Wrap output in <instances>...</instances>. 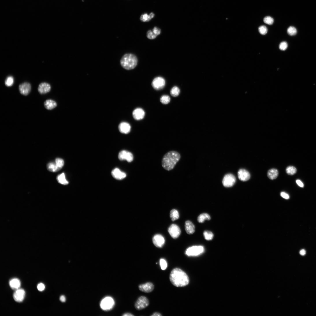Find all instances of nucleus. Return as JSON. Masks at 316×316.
Masks as SVG:
<instances>
[{
    "label": "nucleus",
    "instance_id": "37998d69",
    "mask_svg": "<svg viewBox=\"0 0 316 316\" xmlns=\"http://www.w3.org/2000/svg\"><path fill=\"white\" fill-rule=\"evenodd\" d=\"M280 195L282 198L286 199H289V195L284 192H281L280 194Z\"/></svg>",
    "mask_w": 316,
    "mask_h": 316
},
{
    "label": "nucleus",
    "instance_id": "a878e982",
    "mask_svg": "<svg viewBox=\"0 0 316 316\" xmlns=\"http://www.w3.org/2000/svg\"><path fill=\"white\" fill-rule=\"evenodd\" d=\"M155 16V14L153 12L151 13L149 15L146 13L142 14L140 17V20L144 22H148L150 21Z\"/></svg>",
    "mask_w": 316,
    "mask_h": 316
},
{
    "label": "nucleus",
    "instance_id": "f03ea898",
    "mask_svg": "<svg viewBox=\"0 0 316 316\" xmlns=\"http://www.w3.org/2000/svg\"><path fill=\"white\" fill-rule=\"evenodd\" d=\"M181 157L180 154L175 151H170L166 154L162 160V166L168 171L173 169Z\"/></svg>",
    "mask_w": 316,
    "mask_h": 316
},
{
    "label": "nucleus",
    "instance_id": "0eeeda50",
    "mask_svg": "<svg viewBox=\"0 0 316 316\" xmlns=\"http://www.w3.org/2000/svg\"><path fill=\"white\" fill-rule=\"evenodd\" d=\"M236 179L233 174H229L225 175L222 180V184L226 187H230L234 185L236 182Z\"/></svg>",
    "mask_w": 316,
    "mask_h": 316
},
{
    "label": "nucleus",
    "instance_id": "6ab92c4d",
    "mask_svg": "<svg viewBox=\"0 0 316 316\" xmlns=\"http://www.w3.org/2000/svg\"><path fill=\"white\" fill-rule=\"evenodd\" d=\"M119 129L120 132L122 133L127 134L131 131V127L128 123L122 122L121 123L119 126Z\"/></svg>",
    "mask_w": 316,
    "mask_h": 316
},
{
    "label": "nucleus",
    "instance_id": "412c9836",
    "mask_svg": "<svg viewBox=\"0 0 316 316\" xmlns=\"http://www.w3.org/2000/svg\"><path fill=\"white\" fill-rule=\"evenodd\" d=\"M9 285L12 289L16 290L20 287L21 282L20 280L18 278H14L10 280Z\"/></svg>",
    "mask_w": 316,
    "mask_h": 316
},
{
    "label": "nucleus",
    "instance_id": "5701e85b",
    "mask_svg": "<svg viewBox=\"0 0 316 316\" xmlns=\"http://www.w3.org/2000/svg\"><path fill=\"white\" fill-rule=\"evenodd\" d=\"M278 172L276 169H272L269 170L267 172V176L271 179L274 180L276 179L278 176Z\"/></svg>",
    "mask_w": 316,
    "mask_h": 316
},
{
    "label": "nucleus",
    "instance_id": "09e8293b",
    "mask_svg": "<svg viewBox=\"0 0 316 316\" xmlns=\"http://www.w3.org/2000/svg\"><path fill=\"white\" fill-rule=\"evenodd\" d=\"M306 254V251L304 250H302L300 252V254L302 256L305 255Z\"/></svg>",
    "mask_w": 316,
    "mask_h": 316
},
{
    "label": "nucleus",
    "instance_id": "4c0bfd02",
    "mask_svg": "<svg viewBox=\"0 0 316 316\" xmlns=\"http://www.w3.org/2000/svg\"><path fill=\"white\" fill-rule=\"evenodd\" d=\"M259 31L261 34L265 35L267 33V29L266 26H261L259 28Z\"/></svg>",
    "mask_w": 316,
    "mask_h": 316
},
{
    "label": "nucleus",
    "instance_id": "c85d7f7f",
    "mask_svg": "<svg viewBox=\"0 0 316 316\" xmlns=\"http://www.w3.org/2000/svg\"><path fill=\"white\" fill-rule=\"evenodd\" d=\"M180 93V89L177 86H174L171 89L170 94L172 96L174 97H177L179 95Z\"/></svg>",
    "mask_w": 316,
    "mask_h": 316
},
{
    "label": "nucleus",
    "instance_id": "aec40b11",
    "mask_svg": "<svg viewBox=\"0 0 316 316\" xmlns=\"http://www.w3.org/2000/svg\"><path fill=\"white\" fill-rule=\"evenodd\" d=\"M185 229L187 233L189 235L193 234L195 231V226L190 221L187 220L185 222Z\"/></svg>",
    "mask_w": 316,
    "mask_h": 316
},
{
    "label": "nucleus",
    "instance_id": "7c9ffc66",
    "mask_svg": "<svg viewBox=\"0 0 316 316\" xmlns=\"http://www.w3.org/2000/svg\"><path fill=\"white\" fill-rule=\"evenodd\" d=\"M296 168L293 166H289L286 169V172L289 175H293L295 174L297 172Z\"/></svg>",
    "mask_w": 316,
    "mask_h": 316
},
{
    "label": "nucleus",
    "instance_id": "9d476101",
    "mask_svg": "<svg viewBox=\"0 0 316 316\" xmlns=\"http://www.w3.org/2000/svg\"><path fill=\"white\" fill-rule=\"evenodd\" d=\"M168 231L171 237L174 239L178 238L181 233V231L176 224H173L169 227Z\"/></svg>",
    "mask_w": 316,
    "mask_h": 316
},
{
    "label": "nucleus",
    "instance_id": "39448f33",
    "mask_svg": "<svg viewBox=\"0 0 316 316\" xmlns=\"http://www.w3.org/2000/svg\"><path fill=\"white\" fill-rule=\"evenodd\" d=\"M149 303L148 298L145 296H142L139 297L135 302L134 306L137 310H141L147 307Z\"/></svg>",
    "mask_w": 316,
    "mask_h": 316
},
{
    "label": "nucleus",
    "instance_id": "b1692460",
    "mask_svg": "<svg viewBox=\"0 0 316 316\" xmlns=\"http://www.w3.org/2000/svg\"><path fill=\"white\" fill-rule=\"evenodd\" d=\"M58 182L60 184L66 185L69 184V182L66 179L65 174L62 173L58 175L57 177Z\"/></svg>",
    "mask_w": 316,
    "mask_h": 316
},
{
    "label": "nucleus",
    "instance_id": "f704fd0d",
    "mask_svg": "<svg viewBox=\"0 0 316 316\" xmlns=\"http://www.w3.org/2000/svg\"><path fill=\"white\" fill-rule=\"evenodd\" d=\"M160 101L162 103L164 104H167L170 102V98L168 96L164 95L161 97Z\"/></svg>",
    "mask_w": 316,
    "mask_h": 316
},
{
    "label": "nucleus",
    "instance_id": "cd10ccee",
    "mask_svg": "<svg viewBox=\"0 0 316 316\" xmlns=\"http://www.w3.org/2000/svg\"><path fill=\"white\" fill-rule=\"evenodd\" d=\"M170 218L172 221H174L179 219V215L178 211L175 209L171 210L170 212Z\"/></svg>",
    "mask_w": 316,
    "mask_h": 316
},
{
    "label": "nucleus",
    "instance_id": "c03bdc74",
    "mask_svg": "<svg viewBox=\"0 0 316 316\" xmlns=\"http://www.w3.org/2000/svg\"><path fill=\"white\" fill-rule=\"evenodd\" d=\"M297 184L299 186L301 187H304V185L303 183L302 182L301 180H297L296 181Z\"/></svg>",
    "mask_w": 316,
    "mask_h": 316
},
{
    "label": "nucleus",
    "instance_id": "423d86ee",
    "mask_svg": "<svg viewBox=\"0 0 316 316\" xmlns=\"http://www.w3.org/2000/svg\"><path fill=\"white\" fill-rule=\"evenodd\" d=\"M115 305V302L110 297H107L101 301L100 305L102 309L104 310H108L111 309Z\"/></svg>",
    "mask_w": 316,
    "mask_h": 316
},
{
    "label": "nucleus",
    "instance_id": "c9c22d12",
    "mask_svg": "<svg viewBox=\"0 0 316 316\" xmlns=\"http://www.w3.org/2000/svg\"><path fill=\"white\" fill-rule=\"evenodd\" d=\"M14 83V79L13 77L10 76L7 77L5 82L6 85L8 87L12 86Z\"/></svg>",
    "mask_w": 316,
    "mask_h": 316
},
{
    "label": "nucleus",
    "instance_id": "1a4fd4ad",
    "mask_svg": "<svg viewBox=\"0 0 316 316\" xmlns=\"http://www.w3.org/2000/svg\"><path fill=\"white\" fill-rule=\"evenodd\" d=\"M118 158L121 161L126 160L128 162L130 163L133 161V156L131 153L125 150H123L119 153Z\"/></svg>",
    "mask_w": 316,
    "mask_h": 316
},
{
    "label": "nucleus",
    "instance_id": "de8ad7c7",
    "mask_svg": "<svg viewBox=\"0 0 316 316\" xmlns=\"http://www.w3.org/2000/svg\"><path fill=\"white\" fill-rule=\"evenodd\" d=\"M122 315L123 316H134V315H133V314H132V313H125L124 314H123Z\"/></svg>",
    "mask_w": 316,
    "mask_h": 316
},
{
    "label": "nucleus",
    "instance_id": "72a5a7b5",
    "mask_svg": "<svg viewBox=\"0 0 316 316\" xmlns=\"http://www.w3.org/2000/svg\"><path fill=\"white\" fill-rule=\"evenodd\" d=\"M263 21L265 23L269 25H272L274 23V20L272 17L270 16H267L264 18Z\"/></svg>",
    "mask_w": 316,
    "mask_h": 316
},
{
    "label": "nucleus",
    "instance_id": "a19ab883",
    "mask_svg": "<svg viewBox=\"0 0 316 316\" xmlns=\"http://www.w3.org/2000/svg\"><path fill=\"white\" fill-rule=\"evenodd\" d=\"M153 32L156 36L159 35L161 33V29L159 28L155 27L153 30Z\"/></svg>",
    "mask_w": 316,
    "mask_h": 316
},
{
    "label": "nucleus",
    "instance_id": "a18cd8bd",
    "mask_svg": "<svg viewBox=\"0 0 316 316\" xmlns=\"http://www.w3.org/2000/svg\"><path fill=\"white\" fill-rule=\"evenodd\" d=\"M151 316H162V315L159 312H155L153 313Z\"/></svg>",
    "mask_w": 316,
    "mask_h": 316
},
{
    "label": "nucleus",
    "instance_id": "dca6fc26",
    "mask_svg": "<svg viewBox=\"0 0 316 316\" xmlns=\"http://www.w3.org/2000/svg\"><path fill=\"white\" fill-rule=\"evenodd\" d=\"M112 176L115 179L121 180L126 177V174L121 171L118 168H116L113 170L111 172Z\"/></svg>",
    "mask_w": 316,
    "mask_h": 316
},
{
    "label": "nucleus",
    "instance_id": "bb28decb",
    "mask_svg": "<svg viewBox=\"0 0 316 316\" xmlns=\"http://www.w3.org/2000/svg\"><path fill=\"white\" fill-rule=\"evenodd\" d=\"M47 168L48 170L53 172H56L60 170L55 162H51L48 163L47 165Z\"/></svg>",
    "mask_w": 316,
    "mask_h": 316
},
{
    "label": "nucleus",
    "instance_id": "393cba45",
    "mask_svg": "<svg viewBox=\"0 0 316 316\" xmlns=\"http://www.w3.org/2000/svg\"><path fill=\"white\" fill-rule=\"evenodd\" d=\"M211 218L210 215L207 213H203L200 215L198 218L197 220L200 223L204 222L205 220H209Z\"/></svg>",
    "mask_w": 316,
    "mask_h": 316
},
{
    "label": "nucleus",
    "instance_id": "20e7f679",
    "mask_svg": "<svg viewBox=\"0 0 316 316\" xmlns=\"http://www.w3.org/2000/svg\"><path fill=\"white\" fill-rule=\"evenodd\" d=\"M204 247L201 246H195L189 247L186 250L185 254L189 256H196L204 252Z\"/></svg>",
    "mask_w": 316,
    "mask_h": 316
},
{
    "label": "nucleus",
    "instance_id": "f8f14e48",
    "mask_svg": "<svg viewBox=\"0 0 316 316\" xmlns=\"http://www.w3.org/2000/svg\"><path fill=\"white\" fill-rule=\"evenodd\" d=\"M31 89L30 84L28 82H25L19 85V90L20 94L27 96L30 93Z\"/></svg>",
    "mask_w": 316,
    "mask_h": 316
},
{
    "label": "nucleus",
    "instance_id": "58836bf2",
    "mask_svg": "<svg viewBox=\"0 0 316 316\" xmlns=\"http://www.w3.org/2000/svg\"><path fill=\"white\" fill-rule=\"evenodd\" d=\"M157 36L151 30H149L147 32V36L149 39L151 40L154 39Z\"/></svg>",
    "mask_w": 316,
    "mask_h": 316
},
{
    "label": "nucleus",
    "instance_id": "7ed1b4c3",
    "mask_svg": "<svg viewBox=\"0 0 316 316\" xmlns=\"http://www.w3.org/2000/svg\"><path fill=\"white\" fill-rule=\"evenodd\" d=\"M138 60L136 56L132 54L124 55L120 60V64L123 68L127 70H132L137 64Z\"/></svg>",
    "mask_w": 316,
    "mask_h": 316
},
{
    "label": "nucleus",
    "instance_id": "c756f323",
    "mask_svg": "<svg viewBox=\"0 0 316 316\" xmlns=\"http://www.w3.org/2000/svg\"><path fill=\"white\" fill-rule=\"evenodd\" d=\"M204 235L205 239L207 241L212 240L214 237L213 233L211 231H205L204 232Z\"/></svg>",
    "mask_w": 316,
    "mask_h": 316
},
{
    "label": "nucleus",
    "instance_id": "ea45409f",
    "mask_svg": "<svg viewBox=\"0 0 316 316\" xmlns=\"http://www.w3.org/2000/svg\"><path fill=\"white\" fill-rule=\"evenodd\" d=\"M279 47L281 50L285 51L288 47L287 43L286 42H282L280 44Z\"/></svg>",
    "mask_w": 316,
    "mask_h": 316
},
{
    "label": "nucleus",
    "instance_id": "f257e3e1",
    "mask_svg": "<svg viewBox=\"0 0 316 316\" xmlns=\"http://www.w3.org/2000/svg\"><path fill=\"white\" fill-rule=\"evenodd\" d=\"M169 278L172 284L177 287H184L189 283L188 276L183 270L178 268H175L171 271Z\"/></svg>",
    "mask_w": 316,
    "mask_h": 316
},
{
    "label": "nucleus",
    "instance_id": "2eb2a0df",
    "mask_svg": "<svg viewBox=\"0 0 316 316\" xmlns=\"http://www.w3.org/2000/svg\"><path fill=\"white\" fill-rule=\"evenodd\" d=\"M51 86L50 84L46 82L40 83L38 88V91L39 93L41 94H46L49 92L51 90Z\"/></svg>",
    "mask_w": 316,
    "mask_h": 316
},
{
    "label": "nucleus",
    "instance_id": "9b49d317",
    "mask_svg": "<svg viewBox=\"0 0 316 316\" xmlns=\"http://www.w3.org/2000/svg\"><path fill=\"white\" fill-rule=\"evenodd\" d=\"M25 294V292L24 289H19L16 290L14 293L13 298L16 302H21L24 300Z\"/></svg>",
    "mask_w": 316,
    "mask_h": 316
},
{
    "label": "nucleus",
    "instance_id": "a211bd4d",
    "mask_svg": "<svg viewBox=\"0 0 316 316\" xmlns=\"http://www.w3.org/2000/svg\"><path fill=\"white\" fill-rule=\"evenodd\" d=\"M145 116V112L144 110L141 108L135 109L133 112V118L137 120L142 119Z\"/></svg>",
    "mask_w": 316,
    "mask_h": 316
},
{
    "label": "nucleus",
    "instance_id": "e433bc0d",
    "mask_svg": "<svg viewBox=\"0 0 316 316\" xmlns=\"http://www.w3.org/2000/svg\"><path fill=\"white\" fill-rule=\"evenodd\" d=\"M160 262L161 269L163 270L166 269L168 266L166 261L164 259H161L160 260Z\"/></svg>",
    "mask_w": 316,
    "mask_h": 316
},
{
    "label": "nucleus",
    "instance_id": "2f4dec72",
    "mask_svg": "<svg viewBox=\"0 0 316 316\" xmlns=\"http://www.w3.org/2000/svg\"><path fill=\"white\" fill-rule=\"evenodd\" d=\"M57 166L60 170L64 166V161L63 159L61 158H57L56 159L55 161Z\"/></svg>",
    "mask_w": 316,
    "mask_h": 316
},
{
    "label": "nucleus",
    "instance_id": "4be33fe9",
    "mask_svg": "<svg viewBox=\"0 0 316 316\" xmlns=\"http://www.w3.org/2000/svg\"><path fill=\"white\" fill-rule=\"evenodd\" d=\"M57 103L55 101L52 100H48L44 103L45 108L49 110H52L57 106Z\"/></svg>",
    "mask_w": 316,
    "mask_h": 316
},
{
    "label": "nucleus",
    "instance_id": "79ce46f5",
    "mask_svg": "<svg viewBox=\"0 0 316 316\" xmlns=\"http://www.w3.org/2000/svg\"><path fill=\"white\" fill-rule=\"evenodd\" d=\"M45 288V286L42 283H40L37 286V289L38 290L40 291H43Z\"/></svg>",
    "mask_w": 316,
    "mask_h": 316
},
{
    "label": "nucleus",
    "instance_id": "ddd939ff",
    "mask_svg": "<svg viewBox=\"0 0 316 316\" xmlns=\"http://www.w3.org/2000/svg\"><path fill=\"white\" fill-rule=\"evenodd\" d=\"M154 245L157 247L162 248L164 245L165 240L163 237L160 234L155 235L153 238Z\"/></svg>",
    "mask_w": 316,
    "mask_h": 316
},
{
    "label": "nucleus",
    "instance_id": "4468645a",
    "mask_svg": "<svg viewBox=\"0 0 316 316\" xmlns=\"http://www.w3.org/2000/svg\"><path fill=\"white\" fill-rule=\"evenodd\" d=\"M138 287L139 290L141 291L146 293H149L154 290V285L152 282H148L139 285Z\"/></svg>",
    "mask_w": 316,
    "mask_h": 316
},
{
    "label": "nucleus",
    "instance_id": "473e14b6",
    "mask_svg": "<svg viewBox=\"0 0 316 316\" xmlns=\"http://www.w3.org/2000/svg\"><path fill=\"white\" fill-rule=\"evenodd\" d=\"M287 32L289 35L291 36H293L297 34V30L295 27L291 26L288 29Z\"/></svg>",
    "mask_w": 316,
    "mask_h": 316
},
{
    "label": "nucleus",
    "instance_id": "f3484780",
    "mask_svg": "<svg viewBox=\"0 0 316 316\" xmlns=\"http://www.w3.org/2000/svg\"><path fill=\"white\" fill-rule=\"evenodd\" d=\"M238 174L239 179L243 182L247 181L250 177V173L244 169H240L238 172Z\"/></svg>",
    "mask_w": 316,
    "mask_h": 316
},
{
    "label": "nucleus",
    "instance_id": "49530a36",
    "mask_svg": "<svg viewBox=\"0 0 316 316\" xmlns=\"http://www.w3.org/2000/svg\"><path fill=\"white\" fill-rule=\"evenodd\" d=\"M60 300L62 302H65L66 300L65 297L64 295L61 296L60 298Z\"/></svg>",
    "mask_w": 316,
    "mask_h": 316
},
{
    "label": "nucleus",
    "instance_id": "6e6552de",
    "mask_svg": "<svg viewBox=\"0 0 316 316\" xmlns=\"http://www.w3.org/2000/svg\"><path fill=\"white\" fill-rule=\"evenodd\" d=\"M166 85L164 79L161 77L155 78L153 80L152 85L153 88L156 90H160L164 88Z\"/></svg>",
    "mask_w": 316,
    "mask_h": 316
}]
</instances>
